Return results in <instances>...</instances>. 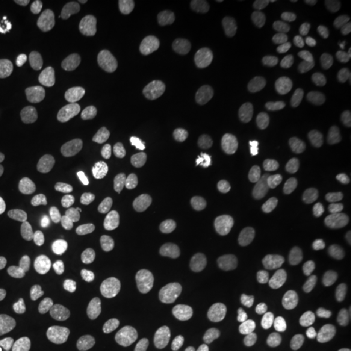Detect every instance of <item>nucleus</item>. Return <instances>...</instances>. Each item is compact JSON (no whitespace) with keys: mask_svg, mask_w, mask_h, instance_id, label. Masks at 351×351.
Here are the masks:
<instances>
[{"mask_svg":"<svg viewBox=\"0 0 351 351\" xmlns=\"http://www.w3.org/2000/svg\"><path fill=\"white\" fill-rule=\"evenodd\" d=\"M59 126L64 136L71 141L82 138L86 130V120L82 110L75 103H64L58 113Z\"/></svg>","mask_w":351,"mask_h":351,"instance_id":"f3484780","label":"nucleus"},{"mask_svg":"<svg viewBox=\"0 0 351 351\" xmlns=\"http://www.w3.org/2000/svg\"><path fill=\"white\" fill-rule=\"evenodd\" d=\"M160 219L159 210L152 206L136 208L119 220L114 229V239L121 245H132L156 229Z\"/></svg>","mask_w":351,"mask_h":351,"instance_id":"20e7f679","label":"nucleus"},{"mask_svg":"<svg viewBox=\"0 0 351 351\" xmlns=\"http://www.w3.org/2000/svg\"><path fill=\"white\" fill-rule=\"evenodd\" d=\"M233 351H251L247 346H241V348H237L236 350Z\"/></svg>","mask_w":351,"mask_h":351,"instance_id":"c9c22d12","label":"nucleus"},{"mask_svg":"<svg viewBox=\"0 0 351 351\" xmlns=\"http://www.w3.org/2000/svg\"><path fill=\"white\" fill-rule=\"evenodd\" d=\"M294 319V311L288 304L272 307L262 315V326L269 335L280 336L288 330Z\"/></svg>","mask_w":351,"mask_h":351,"instance_id":"6ab92c4d","label":"nucleus"},{"mask_svg":"<svg viewBox=\"0 0 351 351\" xmlns=\"http://www.w3.org/2000/svg\"><path fill=\"white\" fill-rule=\"evenodd\" d=\"M345 97H346V99H348L351 104V80L348 82V85H346V88H345Z\"/></svg>","mask_w":351,"mask_h":351,"instance_id":"473e14b6","label":"nucleus"},{"mask_svg":"<svg viewBox=\"0 0 351 351\" xmlns=\"http://www.w3.org/2000/svg\"><path fill=\"white\" fill-rule=\"evenodd\" d=\"M42 239L50 247H62L69 245L75 236L73 219L65 213L49 215L40 226Z\"/></svg>","mask_w":351,"mask_h":351,"instance_id":"f8f14e48","label":"nucleus"},{"mask_svg":"<svg viewBox=\"0 0 351 351\" xmlns=\"http://www.w3.org/2000/svg\"><path fill=\"white\" fill-rule=\"evenodd\" d=\"M220 272V264L210 254H204L190 268L185 281L198 288H204L216 280Z\"/></svg>","mask_w":351,"mask_h":351,"instance_id":"a211bd4d","label":"nucleus"},{"mask_svg":"<svg viewBox=\"0 0 351 351\" xmlns=\"http://www.w3.org/2000/svg\"><path fill=\"white\" fill-rule=\"evenodd\" d=\"M77 162L84 169L91 173L107 172L111 165L108 138L103 133H97L91 136L78 150Z\"/></svg>","mask_w":351,"mask_h":351,"instance_id":"1a4fd4ad","label":"nucleus"},{"mask_svg":"<svg viewBox=\"0 0 351 351\" xmlns=\"http://www.w3.org/2000/svg\"><path fill=\"white\" fill-rule=\"evenodd\" d=\"M346 272H348V276L351 280V259L348 262V265H346Z\"/></svg>","mask_w":351,"mask_h":351,"instance_id":"f704fd0d","label":"nucleus"},{"mask_svg":"<svg viewBox=\"0 0 351 351\" xmlns=\"http://www.w3.org/2000/svg\"><path fill=\"white\" fill-rule=\"evenodd\" d=\"M193 37L185 30H175L164 37L158 58L165 69L171 72H188L193 65Z\"/></svg>","mask_w":351,"mask_h":351,"instance_id":"39448f33","label":"nucleus"},{"mask_svg":"<svg viewBox=\"0 0 351 351\" xmlns=\"http://www.w3.org/2000/svg\"><path fill=\"white\" fill-rule=\"evenodd\" d=\"M29 4L42 12H52L58 8L59 0H30Z\"/></svg>","mask_w":351,"mask_h":351,"instance_id":"c85d7f7f","label":"nucleus"},{"mask_svg":"<svg viewBox=\"0 0 351 351\" xmlns=\"http://www.w3.org/2000/svg\"><path fill=\"white\" fill-rule=\"evenodd\" d=\"M53 119H55V113H53L51 108H40V110H38L36 114H34V117H33V123H32L33 130L38 133V134L43 133L52 124Z\"/></svg>","mask_w":351,"mask_h":351,"instance_id":"cd10ccee","label":"nucleus"},{"mask_svg":"<svg viewBox=\"0 0 351 351\" xmlns=\"http://www.w3.org/2000/svg\"><path fill=\"white\" fill-rule=\"evenodd\" d=\"M162 125V114L154 108L146 107L129 117L123 126V133L126 138L133 142H145L159 130Z\"/></svg>","mask_w":351,"mask_h":351,"instance_id":"ddd939ff","label":"nucleus"},{"mask_svg":"<svg viewBox=\"0 0 351 351\" xmlns=\"http://www.w3.org/2000/svg\"><path fill=\"white\" fill-rule=\"evenodd\" d=\"M10 319V311L5 306L0 304V326H4Z\"/></svg>","mask_w":351,"mask_h":351,"instance_id":"c756f323","label":"nucleus"},{"mask_svg":"<svg viewBox=\"0 0 351 351\" xmlns=\"http://www.w3.org/2000/svg\"><path fill=\"white\" fill-rule=\"evenodd\" d=\"M258 351H272L269 348H262V349H259Z\"/></svg>","mask_w":351,"mask_h":351,"instance_id":"e433bc0d","label":"nucleus"},{"mask_svg":"<svg viewBox=\"0 0 351 351\" xmlns=\"http://www.w3.org/2000/svg\"><path fill=\"white\" fill-rule=\"evenodd\" d=\"M194 229V219L189 213H177L164 223L162 234L164 239H180L188 237Z\"/></svg>","mask_w":351,"mask_h":351,"instance_id":"4be33fe9","label":"nucleus"},{"mask_svg":"<svg viewBox=\"0 0 351 351\" xmlns=\"http://www.w3.org/2000/svg\"><path fill=\"white\" fill-rule=\"evenodd\" d=\"M237 11L242 25L247 29H256L267 20L269 4L264 0H239Z\"/></svg>","mask_w":351,"mask_h":351,"instance_id":"aec40b11","label":"nucleus"},{"mask_svg":"<svg viewBox=\"0 0 351 351\" xmlns=\"http://www.w3.org/2000/svg\"><path fill=\"white\" fill-rule=\"evenodd\" d=\"M154 350L155 351H172L169 349V346L165 343V342H158L155 346H154Z\"/></svg>","mask_w":351,"mask_h":351,"instance_id":"2f4dec72","label":"nucleus"},{"mask_svg":"<svg viewBox=\"0 0 351 351\" xmlns=\"http://www.w3.org/2000/svg\"><path fill=\"white\" fill-rule=\"evenodd\" d=\"M319 90L320 85L317 78L310 72L300 71L285 80L280 90L278 99L285 110L295 111L316 99Z\"/></svg>","mask_w":351,"mask_h":351,"instance_id":"423d86ee","label":"nucleus"},{"mask_svg":"<svg viewBox=\"0 0 351 351\" xmlns=\"http://www.w3.org/2000/svg\"><path fill=\"white\" fill-rule=\"evenodd\" d=\"M85 16V4L80 0H72L66 3L62 11V21L66 27H77L82 23Z\"/></svg>","mask_w":351,"mask_h":351,"instance_id":"a878e982","label":"nucleus"},{"mask_svg":"<svg viewBox=\"0 0 351 351\" xmlns=\"http://www.w3.org/2000/svg\"><path fill=\"white\" fill-rule=\"evenodd\" d=\"M111 326L110 317L101 310H88L75 324V339L82 346H95L106 337Z\"/></svg>","mask_w":351,"mask_h":351,"instance_id":"9d476101","label":"nucleus"},{"mask_svg":"<svg viewBox=\"0 0 351 351\" xmlns=\"http://www.w3.org/2000/svg\"><path fill=\"white\" fill-rule=\"evenodd\" d=\"M7 343H8V336H7V333L0 328V351H4Z\"/></svg>","mask_w":351,"mask_h":351,"instance_id":"7c9ffc66","label":"nucleus"},{"mask_svg":"<svg viewBox=\"0 0 351 351\" xmlns=\"http://www.w3.org/2000/svg\"><path fill=\"white\" fill-rule=\"evenodd\" d=\"M159 20H160V12L156 5L151 3L137 4L126 13L120 33L128 39H133L138 37L139 33L143 32L145 29L156 25Z\"/></svg>","mask_w":351,"mask_h":351,"instance_id":"4468645a","label":"nucleus"},{"mask_svg":"<svg viewBox=\"0 0 351 351\" xmlns=\"http://www.w3.org/2000/svg\"><path fill=\"white\" fill-rule=\"evenodd\" d=\"M202 307L207 316L219 317L223 313V291L219 288L210 289L203 298Z\"/></svg>","mask_w":351,"mask_h":351,"instance_id":"bb28decb","label":"nucleus"},{"mask_svg":"<svg viewBox=\"0 0 351 351\" xmlns=\"http://www.w3.org/2000/svg\"><path fill=\"white\" fill-rule=\"evenodd\" d=\"M216 332L208 323H197L190 326L184 343L186 351H213L216 345Z\"/></svg>","mask_w":351,"mask_h":351,"instance_id":"412c9836","label":"nucleus"},{"mask_svg":"<svg viewBox=\"0 0 351 351\" xmlns=\"http://www.w3.org/2000/svg\"><path fill=\"white\" fill-rule=\"evenodd\" d=\"M26 129L16 119H0V156L17 154L25 145Z\"/></svg>","mask_w":351,"mask_h":351,"instance_id":"dca6fc26","label":"nucleus"},{"mask_svg":"<svg viewBox=\"0 0 351 351\" xmlns=\"http://www.w3.org/2000/svg\"><path fill=\"white\" fill-rule=\"evenodd\" d=\"M165 294V282L159 277L146 278L126 289L121 303L129 314H145L158 306Z\"/></svg>","mask_w":351,"mask_h":351,"instance_id":"0eeeda50","label":"nucleus"},{"mask_svg":"<svg viewBox=\"0 0 351 351\" xmlns=\"http://www.w3.org/2000/svg\"><path fill=\"white\" fill-rule=\"evenodd\" d=\"M24 56L23 46L13 39L12 33H8L3 46H0V65L5 68H11L14 64L19 63Z\"/></svg>","mask_w":351,"mask_h":351,"instance_id":"b1692460","label":"nucleus"},{"mask_svg":"<svg viewBox=\"0 0 351 351\" xmlns=\"http://www.w3.org/2000/svg\"><path fill=\"white\" fill-rule=\"evenodd\" d=\"M111 47L110 30L101 19H93L75 38V51L85 63L101 62Z\"/></svg>","mask_w":351,"mask_h":351,"instance_id":"7ed1b4c3","label":"nucleus"},{"mask_svg":"<svg viewBox=\"0 0 351 351\" xmlns=\"http://www.w3.org/2000/svg\"><path fill=\"white\" fill-rule=\"evenodd\" d=\"M51 189L55 201L63 206H77L90 195V180L81 172H68L51 178Z\"/></svg>","mask_w":351,"mask_h":351,"instance_id":"6e6552de","label":"nucleus"},{"mask_svg":"<svg viewBox=\"0 0 351 351\" xmlns=\"http://www.w3.org/2000/svg\"><path fill=\"white\" fill-rule=\"evenodd\" d=\"M158 3L162 4L164 7H169V5H172L175 1H173V0H169V1H162V0H160V1H158Z\"/></svg>","mask_w":351,"mask_h":351,"instance_id":"72a5a7b5","label":"nucleus"},{"mask_svg":"<svg viewBox=\"0 0 351 351\" xmlns=\"http://www.w3.org/2000/svg\"><path fill=\"white\" fill-rule=\"evenodd\" d=\"M171 186L167 176L160 173L143 175L134 180L129 189V195L141 207H147L155 202L160 201Z\"/></svg>","mask_w":351,"mask_h":351,"instance_id":"9b49d317","label":"nucleus"},{"mask_svg":"<svg viewBox=\"0 0 351 351\" xmlns=\"http://www.w3.org/2000/svg\"><path fill=\"white\" fill-rule=\"evenodd\" d=\"M226 304L229 311L236 316H246L250 314L252 307L250 297L246 289L242 285H234L229 289L226 294Z\"/></svg>","mask_w":351,"mask_h":351,"instance_id":"5701e85b","label":"nucleus"},{"mask_svg":"<svg viewBox=\"0 0 351 351\" xmlns=\"http://www.w3.org/2000/svg\"><path fill=\"white\" fill-rule=\"evenodd\" d=\"M330 177V169L326 163L308 160L288 176L285 185L294 198L307 201L319 195L328 186Z\"/></svg>","mask_w":351,"mask_h":351,"instance_id":"f03ea898","label":"nucleus"},{"mask_svg":"<svg viewBox=\"0 0 351 351\" xmlns=\"http://www.w3.org/2000/svg\"><path fill=\"white\" fill-rule=\"evenodd\" d=\"M194 119L198 132L215 145H226L234 137V121L219 101H202Z\"/></svg>","mask_w":351,"mask_h":351,"instance_id":"f257e3e1","label":"nucleus"},{"mask_svg":"<svg viewBox=\"0 0 351 351\" xmlns=\"http://www.w3.org/2000/svg\"><path fill=\"white\" fill-rule=\"evenodd\" d=\"M315 40L319 50H341L349 43L350 32L343 23L326 21L316 27Z\"/></svg>","mask_w":351,"mask_h":351,"instance_id":"2eb2a0df","label":"nucleus"},{"mask_svg":"<svg viewBox=\"0 0 351 351\" xmlns=\"http://www.w3.org/2000/svg\"><path fill=\"white\" fill-rule=\"evenodd\" d=\"M261 284L265 291H269L274 298L287 301L290 298L288 284H285L280 277L274 274H263L261 276Z\"/></svg>","mask_w":351,"mask_h":351,"instance_id":"393cba45","label":"nucleus"}]
</instances>
